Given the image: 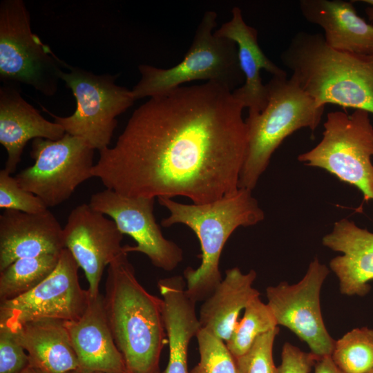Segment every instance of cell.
Segmentation results:
<instances>
[{"label":"cell","mask_w":373,"mask_h":373,"mask_svg":"<svg viewBox=\"0 0 373 373\" xmlns=\"http://www.w3.org/2000/svg\"><path fill=\"white\" fill-rule=\"evenodd\" d=\"M244 108L213 82L151 97L115 146L99 151L93 177L128 197L216 201L238 189L247 146Z\"/></svg>","instance_id":"cell-1"},{"label":"cell","mask_w":373,"mask_h":373,"mask_svg":"<svg viewBox=\"0 0 373 373\" xmlns=\"http://www.w3.org/2000/svg\"><path fill=\"white\" fill-rule=\"evenodd\" d=\"M124 252L108 266L104 295L109 327L125 365V373H162L164 347L163 301L137 280Z\"/></svg>","instance_id":"cell-2"},{"label":"cell","mask_w":373,"mask_h":373,"mask_svg":"<svg viewBox=\"0 0 373 373\" xmlns=\"http://www.w3.org/2000/svg\"><path fill=\"white\" fill-rule=\"evenodd\" d=\"M280 61L318 106L333 104L373 114V55L338 50L322 33L300 31Z\"/></svg>","instance_id":"cell-3"},{"label":"cell","mask_w":373,"mask_h":373,"mask_svg":"<svg viewBox=\"0 0 373 373\" xmlns=\"http://www.w3.org/2000/svg\"><path fill=\"white\" fill-rule=\"evenodd\" d=\"M169 211L161 224L165 227L182 224L198 237L201 247V264L184 271L186 292L194 301L207 298L222 280L219 264L222 251L233 232L240 227H251L265 219V212L252 191L238 188L221 198L206 204H185L172 198H159Z\"/></svg>","instance_id":"cell-4"},{"label":"cell","mask_w":373,"mask_h":373,"mask_svg":"<svg viewBox=\"0 0 373 373\" xmlns=\"http://www.w3.org/2000/svg\"><path fill=\"white\" fill-rule=\"evenodd\" d=\"M266 86L268 97L265 108L245 119L247 146L238 188L251 191L285 139L303 128L315 131L325 110L287 74L272 76Z\"/></svg>","instance_id":"cell-5"},{"label":"cell","mask_w":373,"mask_h":373,"mask_svg":"<svg viewBox=\"0 0 373 373\" xmlns=\"http://www.w3.org/2000/svg\"><path fill=\"white\" fill-rule=\"evenodd\" d=\"M217 13L206 12L182 60L169 68L140 64V81L131 90L135 100L164 95L195 80L220 84L233 91L244 84L236 44L214 30Z\"/></svg>","instance_id":"cell-6"},{"label":"cell","mask_w":373,"mask_h":373,"mask_svg":"<svg viewBox=\"0 0 373 373\" xmlns=\"http://www.w3.org/2000/svg\"><path fill=\"white\" fill-rule=\"evenodd\" d=\"M323 137L298 161L327 171L357 188L365 200H373V126L370 113L356 109L327 113Z\"/></svg>","instance_id":"cell-7"},{"label":"cell","mask_w":373,"mask_h":373,"mask_svg":"<svg viewBox=\"0 0 373 373\" xmlns=\"http://www.w3.org/2000/svg\"><path fill=\"white\" fill-rule=\"evenodd\" d=\"M68 65L32 32L30 15L23 1H1L0 79L3 84H26L52 97Z\"/></svg>","instance_id":"cell-8"},{"label":"cell","mask_w":373,"mask_h":373,"mask_svg":"<svg viewBox=\"0 0 373 373\" xmlns=\"http://www.w3.org/2000/svg\"><path fill=\"white\" fill-rule=\"evenodd\" d=\"M61 79L76 99V109L68 117L44 111L63 127L66 133L86 141L99 151L108 147L117 125V117L135 101L131 90L116 84L118 75H97L68 65Z\"/></svg>","instance_id":"cell-9"},{"label":"cell","mask_w":373,"mask_h":373,"mask_svg":"<svg viewBox=\"0 0 373 373\" xmlns=\"http://www.w3.org/2000/svg\"><path fill=\"white\" fill-rule=\"evenodd\" d=\"M95 149L84 139L66 133L60 139L32 140V166L15 177L23 189L48 207L67 200L76 188L93 178Z\"/></svg>","instance_id":"cell-10"},{"label":"cell","mask_w":373,"mask_h":373,"mask_svg":"<svg viewBox=\"0 0 373 373\" xmlns=\"http://www.w3.org/2000/svg\"><path fill=\"white\" fill-rule=\"evenodd\" d=\"M79 267L64 249L52 274L33 289L15 298L0 302V326L12 331L29 321L55 318L78 319L85 312L90 294L78 279Z\"/></svg>","instance_id":"cell-11"},{"label":"cell","mask_w":373,"mask_h":373,"mask_svg":"<svg viewBox=\"0 0 373 373\" xmlns=\"http://www.w3.org/2000/svg\"><path fill=\"white\" fill-rule=\"evenodd\" d=\"M329 274V268L316 257L298 283L282 281L266 289L267 305L277 325L294 333L318 358L331 356L335 343L325 327L321 307V291Z\"/></svg>","instance_id":"cell-12"},{"label":"cell","mask_w":373,"mask_h":373,"mask_svg":"<svg viewBox=\"0 0 373 373\" xmlns=\"http://www.w3.org/2000/svg\"><path fill=\"white\" fill-rule=\"evenodd\" d=\"M155 198L128 197L106 189L93 194L89 205L109 216L124 235L131 236L135 246L124 245L128 252L146 255L156 267L173 270L183 259L182 249L165 238L153 213Z\"/></svg>","instance_id":"cell-13"},{"label":"cell","mask_w":373,"mask_h":373,"mask_svg":"<svg viewBox=\"0 0 373 373\" xmlns=\"http://www.w3.org/2000/svg\"><path fill=\"white\" fill-rule=\"evenodd\" d=\"M63 238L65 248L84 272L90 296L95 297L105 267L126 252L121 245L123 234L112 219L89 204H82L70 213Z\"/></svg>","instance_id":"cell-14"},{"label":"cell","mask_w":373,"mask_h":373,"mask_svg":"<svg viewBox=\"0 0 373 373\" xmlns=\"http://www.w3.org/2000/svg\"><path fill=\"white\" fill-rule=\"evenodd\" d=\"M64 249L63 228L48 209L37 213L5 210L0 215V271L18 259Z\"/></svg>","instance_id":"cell-15"},{"label":"cell","mask_w":373,"mask_h":373,"mask_svg":"<svg viewBox=\"0 0 373 373\" xmlns=\"http://www.w3.org/2000/svg\"><path fill=\"white\" fill-rule=\"evenodd\" d=\"M324 247L342 255L329 261V270L337 277L339 289L347 296H363L373 281V233L347 218L336 221L322 238Z\"/></svg>","instance_id":"cell-16"},{"label":"cell","mask_w":373,"mask_h":373,"mask_svg":"<svg viewBox=\"0 0 373 373\" xmlns=\"http://www.w3.org/2000/svg\"><path fill=\"white\" fill-rule=\"evenodd\" d=\"M80 373H125L123 357L114 341L105 307L104 295L90 297L84 314L65 321Z\"/></svg>","instance_id":"cell-17"},{"label":"cell","mask_w":373,"mask_h":373,"mask_svg":"<svg viewBox=\"0 0 373 373\" xmlns=\"http://www.w3.org/2000/svg\"><path fill=\"white\" fill-rule=\"evenodd\" d=\"M65 134L61 126L47 120L22 97L19 86L0 87V143L7 152L4 169L10 174L20 162L28 141L37 138L57 140Z\"/></svg>","instance_id":"cell-18"},{"label":"cell","mask_w":373,"mask_h":373,"mask_svg":"<svg viewBox=\"0 0 373 373\" xmlns=\"http://www.w3.org/2000/svg\"><path fill=\"white\" fill-rule=\"evenodd\" d=\"M231 14V19L215 32L237 45L245 82L233 94L245 108H248V115H254L261 112L267 103V88L262 82L260 70L264 69L272 76L286 73L265 55L258 44L257 30L246 23L241 9L233 7Z\"/></svg>","instance_id":"cell-19"},{"label":"cell","mask_w":373,"mask_h":373,"mask_svg":"<svg viewBox=\"0 0 373 373\" xmlns=\"http://www.w3.org/2000/svg\"><path fill=\"white\" fill-rule=\"evenodd\" d=\"M304 18L319 26L331 48L360 55H373V25L357 15L352 1L300 0Z\"/></svg>","instance_id":"cell-20"},{"label":"cell","mask_w":373,"mask_h":373,"mask_svg":"<svg viewBox=\"0 0 373 373\" xmlns=\"http://www.w3.org/2000/svg\"><path fill=\"white\" fill-rule=\"evenodd\" d=\"M163 301V321L169 339V356L162 373H189L188 348L201 329L195 313L196 302L186 292L184 276L176 275L158 280Z\"/></svg>","instance_id":"cell-21"},{"label":"cell","mask_w":373,"mask_h":373,"mask_svg":"<svg viewBox=\"0 0 373 373\" xmlns=\"http://www.w3.org/2000/svg\"><path fill=\"white\" fill-rule=\"evenodd\" d=\"M13 332L27 352L30 366L46 373H80L64 321L37 319Z\"/></svg>","instance_id":"cell-22"},{"label":"cell","mask_w":373,"mask_h":373,"mask_svg":"<svg viewBox=\"0 0 373 373\" xmlns=\"http://www.w3.org/2000/svg\"><path fill=\"white\" fill-rule=\"evenodd\" d=\"M256 272L243 273L238 267L228 269L225 277L200 307L199 321L207 329L227 342L231 337L242 309L260 292L253 287Z\"/></svg>","instance_id":"cell-23"},{"label":"cell","mask_w":373,"mask_h":373,"mask_svg":"<svg viewBox=\"0 0 373 373\" xmlns=\"http://www.w3.org/2000/svg\"><path fill=\"white\" fill-rule=\"evenodd\" d=\"M61 252L20 258L0 271V302L20 296L39 285L56 268Z\"/></svg>","instance_id":"cell-24"},{"label":"cell","mask_w":373,"mask_h":373,"mask_svg":"<svg viewBox=\"0 0 373 373\" xmlns=\"http://www.w3.org/2000/svg\"><path fill=\"white\" fill-rule=\"evenodd\" d=\"M331 358L345 373H369L373 370V329L354 328L335 341Z\"/></svg>","instance_id":"cell-25"},{"label":"cell","mask_w":373,"mask_h":373,"mask_svg":"<svg viewBox=\"0 0 373 373\" xmlns=\"http://www.w3.org/2000/svg\"><path fill=\"white\" fill-rule=\"evenodd\" d=\"M244 310L243 317L238 321L230 338L225 342L235 358L248 352L260 335L278 327L271 309L260 296L252 300Z\"/></svg>","instance_id":"cell-26"},{"label":"cell","mask_w":373,"mask_h":373,"mask_svg":"<svg viewBox=\"0 0 373 373\" xmlns=\"http://www.w3.org/2000/svg\"><path fill=\"white\" fill-rule=\"evenodd\" d=\"M200 361L189 373H239L226 343L201 328L196 335Z\"/></svg>","instance_id":"cell-27"},{"label":"cell","mask_w":373,"mask_h":373,"mask_svg":"<svg viewBox=\"0 0 373 373\" xmlns=\"http://www.w3.org/2000/svg\"><path fill=\"white\" fill-rule=\"evenodd\" d=\"M278 326L260 335L245 354L235 358L239 373H279L273 358Z\"/></svg>","instance_id":"cell-28"},{"label":"cell","mask_w":373,"mask_h":373,"mask_svg":"<svg viewBox=\"0 0 373 373\" xmlns=\"http://www.w3.org/2000/svg\"><path fill=\"white\" fill-rule=\"evenodd\" d=\"M0 208L29 213L48 209L39 197L21 188L5 169L0 171Z\"/></svg>","instance_id":"cell-29"},{"label":"cell","mask_w":373,"mask_h":373,"mask_svg":"<svg viewBox=\"0 0 373 373\" xmlns=\"http://www.w3.org/2000/svg\"><path fill=\"white\" fill-rule=\"evenodd\" d=\"M29 366V356L14 332L0 326V373H20Z\"/></svg>","instance_id":"cell-30"},{"label":"cell","mask_w":373,"mask_h":373,"mask_svg":"<svg viewBox=\"0 0 373 373\" xmlns=\"http://www.w3.org/2000/svg\"><path fill=\"white\" fill-rule=\"evenodd\" d=\"M318 357L302 351L289 342L284 343L281 351L279 373H309Z\"/></svg>","instance_id":"cell-31"},{"label":"cell","mask_w":373,"mask_h":373,"mask_svg":"<svg viewBox=\"0 0 373 373\" xmlns=\"http://www.w3.org/2000/svg\"><path fill=\"white\" fill-rule=\"evenodd\" d=\"M314 373H345L339 369L331 356L318 358L314 365Z\"/></svg>","instance_id":"cell-32"},{"label":"cell","mask_w":373,"mask_h":373,"mask_svg":"<svg viewBox=\"0 0 373 373\" xmlns=\"http://www.w3.org/2000/svg\"><path fill=\"white\" fill-rule=\"evenodd\" d=\"M20 373H46V372L38 368H36L30 365L28 367H27L26 369L21 372Z\"/></svg>","instance_id":"cell-33"},{"label":"cell","mask_w":373,"mask_h":373,"mask_svg":"<svg viewBox=\"0 0 373 373\" xmlns=\"http://www.w3.org/2000/svg\"><path fill=\"white\" fill-rule=\"evenodd\" d=\"M365 11L369 19L371 21H373V8L372 7L367 8L365 10Z\"/></svg>","instance_id":"cell-34"},{"label":"cell","mask_w":373,"mask_h":373,"mask_svg":"<svg viewBox=\"0 0 373 373\" xmlns=\"http://www.w3.org/2000/svg\"><path fill=\"white\" fill-rule=\"evenodd\" d=\"M360 1L370 4L372 6V8H373V0H361Z\"/></svg>","instance_id":"cell-35"},{"label":"cell","mask_w":373,"mask_h":373,"mask_svg":"<svg viewBox=\"0 0 373 373\" xmlns=\"http://www.w3.org/2000/svg\"><path fill=\"white\" fill-rule=\"evenodd\" d=\"M88 373H101V372H88Z\"/></svg>","instance_id":"cell-36"},{"label":"cell","mask_w":373,"mask_h":373,"mask_svg":"<svg viewBox=\"0 0 373 373\" xmlns=\"http://www.w3.org/2000/svg\"><path fill=\"white\" fill-rule=\"evenodd\" d=\"M369 373H373V370L371 372H370Z\"/></svg>","instance_id":"cell-37"}]
</instances>
